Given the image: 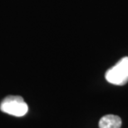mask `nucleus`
<instances>
[{
  "mask_svg": "<svg viewBox=\"0 0 128 128\" xmlns=\"http://www.w3.org/2000/svg\"><path fill=\"white\" fill-rule=\"evenodd\" d=\"M0 110L14 116H24L28 112V106L20 96H8L0 103Z\"/></svg>",
  "mask_w": 128,
  "mask_h": 128,
  "instance_id": "f257e3e1",
  "label": "nucleus"
},
{
  "mask_svg": "<svg viewBox=\"0 0 128 128\" xmlns=\"http://www.w3.org/2000/svg\"><path fill=\"white\" fill-rule=\"evenodd\" d=\"M108 82L116 86H123L128 82V57L122 58L105 74Z\"/></svg>",
  "mask_w": 128,
  "mask_h": 128,
  "instance_id": "f03ea898",
  "label": "nucleus"
},
{
  "mask_svg": "<svg viewBox=\"0 0 128 128\" xmlns=\"http://www.w3.org/2000/svg\"><path fill=\"white\" fill-rule=\"evenodd\" d=\"M122 124L121 117L116 115H106L99 121V128H121Z\"/></svg>",
  "mask_w": 128,
  "mask_h": 128,
  "instance_id": "7ed1b4c3",
  "label": "nucleus"
}]
</instances>
